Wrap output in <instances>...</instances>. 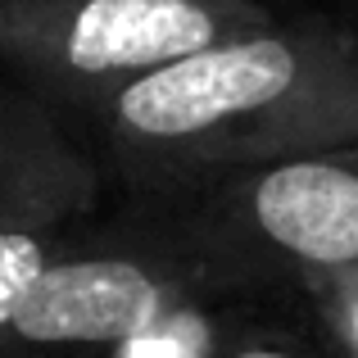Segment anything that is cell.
<instances>
[{
	"instance_id": "obj_1",
	"label": "cell",
	"mask_w": 358,
	"mask_h": 358,
	"mask_svg": "<svg viewBox=\"0 0 358 358\" xmlns=\"http://www.w3.org/2000/svg\"><path fill=\"white\" fill-rule=\"evenodd\" d=\"M73 122L105 177L168 191L200 177L358 141V41L341 14H272L168 59Z\"/></svg>"
},
{
	"instance_id": "obj_2",
	"label": "cell",
	"mask_w": 358,
	"mask_h": 358,
	"mask_svg": "<svg viewBox=\"0 0 358 358\" xmlns=\"http://www.w3.org/2000/svg\"><path fill=\"white\" fill-rule=\"evenodd\" d=\"M127 213L182 259L204 299H299L358 268V141L136 191Z\"/></svg>"
},
{
	"instance_id": "obj_3",
	"label": "cell",
	"mask_w": 358,
	"mask_h": 358,
	"mask_svg": "<svg viewBox=\"0 0 358 358\" xmlns=\"http://www.w3.org/2000/svg\"><path fill=\"white\" fill-rule=\"evenodd\" d=\"M272 14L263 0H0V69L78 118L141 73Z\"/></svg>"
},
{
	"instance_id": "obj_4",
	"label": "cell",
	"mask_w": 358,
	"mask_h": 358,
	"mask_svg": "<svg viewBox=\"0 0 358 358\" xmlns=\"http://www.w3.org/2000/svg\"><path fill=\"white\" fill-rule=\"evenodd\" d=\"M204 308L218 299H204L182 259L122 213L105 245L59 241L18 304L5 358H122Z\"/></svg>"
},
{
	"instance_id": "obj_5",
	"label": "cell",
	"mask_w": 358,
	"mask_h": 358,
	"mask_svg": "<svg viewBox=\"0 0 358 358\" xmlns=\"http://www.w3.org/2000/svg\"><path fill=\"white\" fill-rule=\"evenodd\" d=\"M105 168L73 118L18 78H0V231L69 227L100 200Z\"/></svg>"
},
{
	"instance_id": "obj_6",
	"label": "cell",
	"mask_w": 358,
	"mask_h": 358,
	"mask_svg": "<svg viewBox=\"0 0 358 358\" xmlns=\"http://www.w3.org/2000/svg\"><path fill=\"white\" fill-rule=\"evenodd\" d=\"M64 241V227H9L0 231V358L9 354V336H14V317L23 304L32 277L45 268Z\"/></svg>"
},
{
	"instance_id": "obj_7",
	"label": "cell",
	"mask_w": 358,
	"mask_h": 358,
	"mask_svg": "<svg viewBox=\"0 0 358 358\" xmlns=\"http://www.w3.org/2000/svg\"><path fill=\"white\" fill-rule=\"evenodd\" d=\"M299 304H304V327L336 358H358V268L317 281L299 295Z\"/></svg>"
},
{
	"instance_id": "obj_8",
	"label": "cell",
	"mask_w": 358,
	"mask_h": 358,
	"mask_svg": "<svg viewBox=\"0 0 358 358\" xmlns=\"http://www.w3.org/2000/svg\"><path fill=\"white\" fill-rule=\"evenodd\" d=\"M213 358H336L308 327H231Z\"/></svg>"
},
{
	"instance_id": "obj_9",
	"label": "cell",
	"mask_w": 358,
	"mask_h": 358,
	"mask_svg": "<svg viewBox=\"0 0 358 358\" xmlns=\"http://www.w3.org/2000/svg\"><path fill=\"white\" fill-rule=\"evenodd\" d=\"M336 14H341V23L350 27L354 41H358V0H341V9H336Z\"/></svg>"
}]
</instances>
